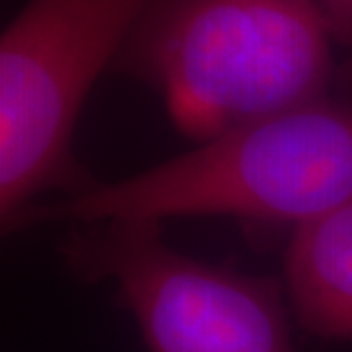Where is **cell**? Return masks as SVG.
<instances>
[{
    "label": "cell",
    "mask_w": 352,
    "mask_h": 352,
    "mask_svg": "<svg viewBox=\"0 0 352 352\" xmlns=\"http://www.w3.org/2000/svg\"><path fill=\"white\" fill-rule=\"evenodd\" d=\"M110 71L201 145L329 96L333 38L311 0H151Z\"/></svg>",
    "instance_id": "obj_1"
},
{
    "label": "cell",
    "mask_w": 352,
    "mask_h": 352,
    "mask_svg": "<svg viewBox=\"0 0 352 352\" xmlns=\"http://www.w3.org/2000/svg\"><path fill=\"white\" fill-rule=\"evenodd\" d=\"M352 200V100L329 94L201 143L118 182L34 204L4 235L51 223L231 215L302 226Z\"/></svg>",
    "instance_id": "obj_2"
},
{
    "label": "cell",
    "mask_w": 352,
    "mask_h": 352,
    "mask_svg": "<svg viewBox=\"0 0 352 352\" xmlns=\"http://www.w3.org/2000/svg\"><path fill=\"white\" fill-rule=\"evenodd\" d=\"M149 2L28 0L2 32V227L45 192L75 196L96 184L73 153L76 120Z\"/></svg>",
    "instance_id": "obj_3"
},
{
    "label": "cell",
    "mask_w": 352,
    "mask_h": 352,
    "mask_svg": "<svg viewBox=\"0 0 352 352\" xmlns=\"http://www.w3.org/2000/svg\"><path fill=\"white\" fill-rule=\"evenodd\" d=\"M59 254L78 280L112 284L149 352H294L280 280L176 251L161 221L78 223Z\"/></svg>",
    "instance_id": "obj_4"
},
{
    "label": "cell",
    "mask_w": 352,
    "mask_h": 352,
    "mask_svg": "<svg viewBox=\"0 0 352 352\" xmlns=\"http://www.w3.org/2000/svg\"><path fill=\"white\" fill-rule=\"evenodd\" d=\"M284 284L303 331L352 340V200L292 229Z\"/></svg>",
    "instance_id": "obj_5"
},
{
    "label": "cell",
    "mask_w": 352,
    "mask_h": 352,
    "mask_svg": "<svg viewBox=\"0 0 352 352\" xmlns=\"http://www.w3.org/2000/svg\"><path fill=\"white\" fill-rule=\"evenodd\" d=\"M327 25L333 43L346 53L352 69V0H311Z\"/></svg>",
    "instance_id": "obj_6"
}]
</instances>
